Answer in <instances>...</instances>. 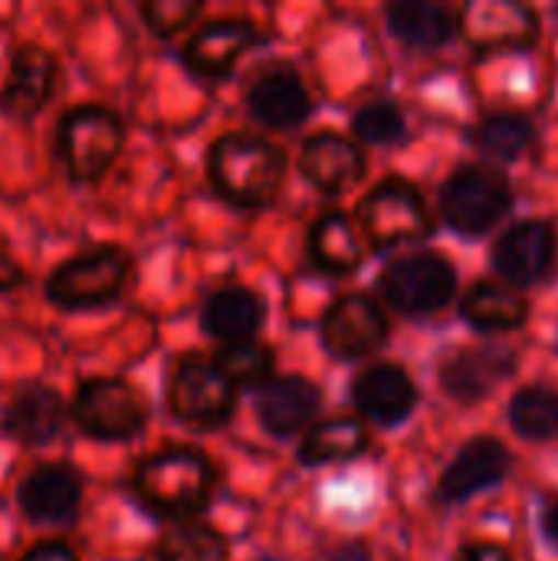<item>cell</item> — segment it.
Returning a JSON list of instances; mask_svg holds the SVG:
<instances>
[{
    "label": "cell",
    "mask_w": 558,
    "mask_h": 561,
    "mask_svg": "<svg viewBox=\"0 0 558 561\" xmlns=\"http://www.w3.org/2000/svg\"><path fill=\"white\" fill-rule=\"evenodd\" d=\"M214 191L234 207H266L286 181V154L263 135L227 131L207 151Z\"/></svg>",
    "instance_id": "obj_1"
},
{
    "label": "cell",
    "mask_w": 558,
    "mask_h": 561,
    "mask_svg": "<svg viewBox=\"0 0 558 561\" xmlns=\"http://www.w3.org/2000/svg\"><path fill=\"white\" fill-rule=\"evenodd\" d=\"M132 486L151 513L187 519L210 503L217 486V470L210 457L201 450L168 447L161 454L145 457L135 467Z\"/></svg>",
    "instance_id": "obj_2"
},
{
    "label": "cell",
    "mask_w": 558,
    "mask_h": 561,
    "mask_svg": "<svg viewBox=\"0 0 558 561\" xmlns=\"http://www.w3.org/2000/svg\"><path fill=\"white\" fill-rule=\"evenodd\" d=\"M125 145L122 118L105 105H79L59 118L56 151L76 184H95L118 158Z\"/></svg>",
    "instance_id": "obj_3"
},
{
    "label": "cell",
    "mask_w": 558,
    "mask_h": 561,
    "mask_svg": "<svg viewBox=\"0 0 558 561\" xmlns=\"http://www.w3.org/2000/svg\"><path fill=\"white\" fill-rule=\"evenodd\" d=\"M128 270L132 256L122 247H89L49 273L46 296L59 309H99L122 293Z\"/></svg>",
    "instance_id": "obj_4"
},
{
    "label": "cell",
    "mask_w": 558,
    "mask_h": 561,
    "mask_svg": "<svg viewBox=\"0 0 558 561\" xmlns=\"http://www.w3.org/2000/svg\"><path fill=\"white\" fill-rule=\"evenodd\" d=\"M168 408L181 424L210 431L227 424L237 408V388L217 368L214 358L184 355L174 362L168 378Z\"/></svg>",
    "instance_id": "obj_5"
},
{
    "label": "cell",
    "mask_w": 558,
    "mask_h": 561,
    "mask_svg": "<svg viewBox=\"0 0 558 561\" xmlns=\"http://www.w3.org/2000/svg\"><path fill=\"white\" fill-rule=\"evenodd\" d=\"M72 421L95 440H128L148 421V401L122 378H86L72 398Z\"/></svg>",
    "instance_id": "obj_6"
},
{
    "label": "cell",
    "mask_w": 558,
    "mask_h": 561,
    "mask_svg": "<svg viewBox=\"0 0 558 561\" xmlns=\"http://www.w3.org/2000/svg\"><path fill=\"white\" fill-rule=\"evenodd\" d=\"M358 220L372 247L388 250L408 240H421L431 230L428 207L421 194L408 181H382L362 204H358Z\"/></svg>",
    "instance_id": "obj_7"
},
{
    "label": "cell",
    "mask_w": 558,
    "mask_h": 561,
    "mask_svg": "<svg viewBox=\"0 0 558 561\" xmlns=\"http://www.w3.org/2000/svg\"><path fill=\"white\" fill-rule=\"evenodd\" d=\"M385 299L405 312V316H428L441 309L454 289H457V273L454 266L437 256V253H414L398 263H391L382 276Z\"/></svg>",
    "instance_id": "obj_8"
},
{
    "label": "cell",
    "mask_w": 558,
    "mask_h": 561,
    "mask_svg": "<svg viewBox=\"0 0 558 561\" xmlns=\"http://www.w3.org/2000/svg\"><path fill=\"white\" fill-rule=\"evenodd\" d=\"M506 204H510L506 181L483 168H464L444 187V217L454 230L467 237L487 233L503 217Z\"/></svg>",
    "instance_id": "obj_9"
},
{
    "label": "cell",
    "mask_w": 558,
    "mask_h": 561,
    "mask_svg": "<svg viewBox=\"0 0 558 561\" xmlns=\"http://www.w3.org/2000/svg\"><path fill=\"white\" fill-rule=\"evenodd\" d=\"M388 339V319L382 306L362 293L342 296L322 316V342L339 358H362Z\"/></svg>",
    "instance_id": "obj_10"
},
{
    "label": "cell",
    "mask_w": 558,
    "mask_h": 561,
    "mask_svg": "<svg viewBox=\"0 0 558 561\" xmlns=\"http://www.w3.org/2000/svg\"><path fill=\"white\" fill-rule=\"evenodd\" d=\"M59 66L43 46H20L10 59L7 82L0 89V108L13 118L36 115L56 92Z\"/></svg>",
    "instance_id": "obj_11"
},
{
    "label": "cell",
    "mask_w": 558,
    "mask_h": 561,
    "mask_svg": "<svg viewBox=\"0 0 558 561\" xmlns=\"http://www.w3.org/2000/svg\"><path fill=\"white\" fill-rule=\"evenodd\" d=\"M247 105L253 118L263 122L266 128H293L312 112L309 89L289 66L263 69L247 89Z\"/></svg>",
    "instance_id": "obj_12"
},
{
    "label": "cell",
    "mask_w": 558,
    "mask_h": 561,
    "mask_svg": "<svg viewBox=\"0 0 558 561\" xmlns=\"http://www.w3.org/2000/svg\"><path fill=\"white\" fill-rule=\"evenodd\" d=\"M299 171L326 194H342L365 178V154L362 148L335 131L312 135L299 151Z\"/></svg>",
    "instance_id": "obj_13"
},
{
    "label": "cell",
    "mask_w": 558,
    "mask_h": 561,
    "mask_svg": "<svg viewBox=\"0 0 558 561\" xmlns=\"http://www.w3.org/2000/svg\"><path fill=\"white\" fill-rule=\"evenodd\" d=\"M257 43V26L240 16H224L214 20L201 30L191 33L184 46V62L194 76L217 79L224 76L250 46Z\"/></svg>",
    "instance_id": "obj_14"
},
{
    "label": "cell",
    "mask_w": 558,
    "mask_h": 561,
    "mask_svg": "<svg viewBox=\"0 0 558 561\" xmlns=\"http://www.w3.org/2000/svg\"><path fill=\"white\" fill-rule=\"evenodd\" d=\"M319 404L322 394L306 378H270L266 385H260L257 394V414L263 427L280 437L303 431L319 414Z\"/></svg>",
    "instance_id": "obj_15"
},
{
    "label": "cell",
    "mask_w": 558,
    "mask_h": 561,
    "mask_svg": "<svg viewBox=\"0 0 558 561\" xmlns=\"http://www.w3.org/2000/svg\"><path fill=\"white\" fill-rule=\"evenodd\" d=\"M82 496V480L66 463H43L20 483V510L33 523H56L66 519Z\"/></svg>",
    "instance_id": "obj_16"
},
{
    "label": "cell",
    "mask_w": 558,
    "mask_h": 561,
    "mask_svg": "<svg viewBox=\"0 0 558 561\" xmlns=\"http://www.w3.org/2000/svg\"><path fill=\"white\" fill-rule=\"evenodd\" d=\"M414 401H418V391L398 365H375L362 371L355 381L358 411L382 427L401 424L411 414Z\"/></svg>",
    "instance_id": "obj_17"
},
{
    "label": "cell",
    "mask_w": 558,
    "mask_h": 561,
    "mask_svg": "<svg viewBox=\"0 0 558 561\" xmlns=\"http://www.w3.org/2000/svg\"><path fill=\"white\" fill-rule=\"evenodd\" d=\"M553 250H556L553 227L539 220L520 224L497 243V270L520 286L536 283L549 273Z\"/></svg>",
    "instance_id": "obj_18"
},
{
    "label": "cell",
    "mask_w": 558,
    "mask_h": 561,
    "mask_svg": "<svg viewBox=\"0 0 558 561\" xmlns=\"http://www.w3.org/2000/svg\"><path fill=\"white\" fill-rule=\"evenodd\" d=\"M510 467V457L503 450V444L490 440V437H480V440H470L457 460L447 467V473L441 477V500H467L487 486H493L497 480H503Z\"/></svg>",
    "instance_id": "obj_19"
},
{
    "label": "cell",
    "mask_w": 558,
    "mask_h": 561,
    "mask_svg": "<svg viewBox=\"0 0 558 561\" xmlns=\"http://www.w3.org/2000/svg\"><path fill=\"white\" fill-rule=\"evenodd\" d=\"M3 424L20 444L43 447L62 431V401L46 385H26L10 398Z\"/></svg>",
    "instance_id": "obj_20"
},
{
    "label": "cell",
    "mask_w": 558,
    "mask_h": 561,
    "mask_svg": "<svg viewBox=\"0 0 558 561\" xmlns=\"http://www.w3.org/2000/svg\"><path fill=\"white\" fill-rule=\"evenodd\" d=\"M263 316H266L263 299L247 286L217 289L204 302V329L214 339H220L224 345L253 339L260 332V325H263Z\"/></svg>",
    "instance_id": "obj_21"
},
{
    "label": "cell",
    "mask_w": 558,
    "mask_h": 561,
    "mask_svg": "<svg viewBox=\"0 0 558 561\" xmlns=\"http://www.w3.org/2000/svg\"><path fill=\"white\" fill-rule=\"evenodd\" d=\"M309 256L319 270L332 276H345L358 270V263L365 260V243L345 214L329 210L309 227Z\"/></svg>",
    "instance_id": "obj_22"
},
{
    "label": "cell",
    "mask_w": 558,
    "mask_h": 561,
    "mask_svg": "<svg viewBox=\"0 0 558 561\" xmlns=\"http://www.w3.org/2000/svg\"><path fill=\"white\" fill-rule=\"evenodd\" d=\"M513 368V352L506 348H474L447 362L444 388L460 401L483 398L497 381H503Z\"/></svg>",
    "instance_id": "obj_23"
},
{
    "label": "cell",
    "mask_w": 558,
    "mask_h": 561,
    "mask_svg": "<svg viewBox=\"0 0 558 561\" xmlns=\"http://www.w3.org/2000/svg\"><path fill=\"white\" fill-rule=\"evenodd\" d=\"M368 447V431L362 421L355 417H335V421H326V424H316L303 447H299V460L309 463V467H319V463H339V460H349V457H358L362 450Z\"/></svg>",
    "instance_id": "obj_24"
},
{
    "label": "cell",
    "mask_w": 558,
    "mask_h": 561,
    "mask_svg": "<svg viewBox=\"0 0 558 561\" xmlns=\"http://www.w3.org/2000/svg\"><path fill=\"white\" fill-rule=\"evenodd\" d=\"M391 33L411 46H441L454 33V20L444 7L424 0H401L388 7Z\"/></svg>",
    "instance_id": "obj_25"
},
{
    "label": "cell",
    "mask_w": 558,
    "mask_h": 561,
    "mask_svg": "<svg viewBox=\"0 0 558 561\" xmlns=\"http://www.w3.org/2000/svg\"><path fill=\"white\" fill-rule=\"evenodd\" d=\"M464 312L477 329L503 332L516 329L526 319V302L513 289H503L497 283H477L464 299Z\"/></svg>",
    "instance_id": "obj_26"
},
{
    "label": "cell",
    "mask_w": 558,
    "mask_h": 561,
    "mask_svg": "<svg viewBox=\"0 0 558 561\" xmlns=\"http://www.w3.org/2000/svg\"><path fill=\"white\" fill-rule=\"evenodd\" d=\"M227 539L197 523H174L158 539V561H227Z\"/></svg>",
    "instance_id": "obj_27"
},
{
    "label": "cell",
    "mask_w": 558,
    "mask_h": 561,
    "mask_svg": "<svg viewBox=\"0 0 558 561\" xmlns=\"http://www.w3.org/2000/svg\"><path fill=\"white\" fill-rule=\"evenodd\" d=\"M510 421L526 440H549L558 434V394L549 388H526L510 404Z\"/></svg>",
    "instance_id": "obj_28"
},
{
    "label": "cell",
    "mask_w": 558,
    "mask_h": 561,
    "mask_svg": "<svg viewBox=\"0 0 558 561\" xmlns=\"http://www.w3.org/2000/svg\"><path fill=\"white\" fill-rule=\"evenodd\" d=\"M217 368L230 378V385H266L273 375V352L253 339L247 342H230L220 348V355L214 358Z\"/></svg>",
    "instance_id": "obj_29"
},
{
    "label": "cell",
    "mask_w": 558,
    "mask_h": 561,
    "mask_svg": "<svg viewBox=\"0 0 558 561\" xmlns=\"http://www.w3.org/2000/svg\"><path fill=\"white\" fill-rule=\"evenodd\" d=\"M477 145L497 158H520L533 148V125L516 115H490L477 128Z\"/></svg>",
    "instance_id": "obj_30"
},
{
    "label": "cell",
    "mask_w": 558,
    "mask_h": 561,
    "mask_svg": "<svg viewBox=\"0 0 558 561\" xmlns=\"http://www.w3.org/2000/svg\"><path fill=\"white\" fill-rule=\"evenodd\" d=\"M352 128L362 141L388 145V141H398L405 135V115L391 102H368L355 112Z\"/></svg>",
    "instance_id": "obj_31"
},
{
    "label": "cell",
    "mask_w": 558,
    "mask_h": 561,
    "mask_svg": "<svg viewBox=\"0 0 558 561\" xmlns=\"http://www.w3.org/2000/svg\"><path fill=\"white\" fill-rule=\"evenodd\" d=\"M204 10L201 0H148L141 3V16L158 36H174L194 23V16Z\"/></svg>",
    "instance_id": "obj_32"
},
{
    "label": "cell",
    "mask_w": 558,
    "mask_h": 561,
    "mask_svg": "<svg viewBox=\"0 0 558 561\" xmlns=\"http://www.w3.org/2000/svg\"><path fill=\"white\" fill-rule=\"evenodd\" d=\"M20 561H79V556L72 552L69 542L49 539V542H36L30 552H23V559Z\"/></svg>",
    "instance_id": "obj_33"
},
{
    "label": "cell",
    "mask_w": 558,
    "mask_h": 561,
    "mask_svg": "<svg viewBox=\"0 0 558 561\" xmlns=\"http://www.w3.org/2000/svg\"><path fill=\"white\" fill-rule=\"evenodd\" d=\"M23 283V270H20V263L0 247V293H10V289H16Z\"/></svg>",
    "instance_id": "obj_34"
},
{
    "label": "cell",
    "mask_w": 558,
    "mask_h": 561,
    "mask_svg": "<svg viewBox=\"0 0 558 561\" xmlns=\"http://www.w3.org/2000/svg\"><path fill=\"white\" fill-rule=\"evenodd\" d=\"M464 561H510V556L500 549V546H470L467 552H464Z\"/></svg>",
    "instance_id": "obj_35"
},
{
    "label": "cell",
    "mask_w": 558,
    "mask_h": 561,
    "mask_svg": "<svg viewBox=\"0 0 558 561\" xmlns=\"http://www.w3.org/2000/svg\"><path fill=\"white\" fill-rule=\"evenodd\" d=\"M546 533H549V539L558 546V503L546 513Z\"/></svg>",
    "instance_id": "obj_36"
}]
</instances>
